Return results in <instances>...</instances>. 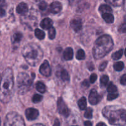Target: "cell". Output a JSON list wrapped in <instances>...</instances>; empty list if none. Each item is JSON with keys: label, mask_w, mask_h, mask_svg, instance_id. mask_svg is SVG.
I'll return each instance as SVG.
<instances>
[{"label": "cell", "mask_w": 126, "mask_h": 126, "mask_svg": "<svg viewBox=\"0 0 126 126\" xmlns=\"http://www.w3.org/2000/svg\"><path fill=\"white\" fill-rule=\"evenodd\" d=\"M53 126H60V123L58 119H56L54 122V124Z\"/></svg>", "instance_id": "60d3db41"}, {"label": "cell", "mask_w": 126, "mask_h": 126, "mask_svg": "<svg viewBox=\"0 0 126 126\" xmlns=\"http://www.w3.org/2000/svg\"><path fill=\"white\" fill-rule=\"evenodd\" d=\"M22 55L30 65L34 66L41 61L43 52L39 46L34 43H30L25 46L22 50Z\"/></svg>", "instance_id": "277c9868"}, {"label": "cell", "mask_w": 126, "mask_h": 126, "mask_svg": "<svg viewBox=\"0 0 126 126\" xmlns=\"http://www.w3.org/2000/svg\"><path fill=\"white\" fill-rule=\"evenodd\" d=\"M25 115L28 120L33 121L38 118L39 116V111L35 108H30L26 110Z\"/></svg>", "instance_id": "30bf717a"}, {"label": "cell", "mask_w": 126, "mask_h": 126, "mask_svg": "<svg viewBox=\"0 0 126 126\" xmlns=\"http://www.w3.org/2000/svg\"><path fill=\"white\" fill-rule=\"evenodd\" d=\"M99 11L102 14L103 13H111L112 12V9L108 5L102 4L99 7Z\"/></svg>", "instance_id": "e0dca14e"}, {"label": "cell", "mask_w": 126, "mask_h": 126, "mask_svg": "<svg viewBox=\"0 0 126 126\" xmlns=\"http://www.w3.org/2000/svg\"><path fill=\"white\" fill-rule=\"evenodd\" d=\"M32 126H44L42 124H35Z\"/></svg>", "instance_id": "f6af8a7d"}, {"label": "cell", "mask_w": 126, "mask_h": 126, "mask_svg": "<svg viewBox=\"0 0 126 126\" xmlns=\"http://www.w3.org/2000/svg\"><path fill=\"white\" fill-rule=\"evenodd\" d=\"M123 49H120L118 51L116 52L113 53L112 54V58H113V60H118V59H121V57L123 56Z\"/></svg>", "instance_id": "d4e9b609"}, {"label": "cell", "mask_w": 126, "mask_h": 126, "mask_svg": "<svg viewBox=\"0 0 126 126\" xmlns=\"http://www.w3.org/2000/svg\"><path fill=\"white\" fill-rule=\"evenodd\" d=\"M102 100V97L98 94L97 91L95 89H92L90 92L89 96V102L91 105H95L98 104Z\"/></svg>", "instance_id": "ba28073f"}, {"label": "cell", "mask_w": 126, "mask_h": 126, "mask_svg": "<svg viewBox=\"0 0 126 126\" xmlns=\"http://www.w3.org/2000/svg\"><path fill=\"white\" fill-rule=\"evenodd\" d=\"M118 97V94L117 93H110L108 95V97H107V99L108 100L111 101L113 100L116 99L117 97Z\"/></svg>", "instance_id": "1f68e13d"}, {"label": "cell", "mask_w": 126, "mask_h": 126, "mask_svg": "<svg viewBox=\"0 0 126 126\" xmlns=\"http://www.w3.org/2000/svg\"><path fill=\"white\" fill-rule=\"evenodd\" d=\"M39 72L46 77H49L51 75V68L50 65L47 60H44L39 68Z\"/></svg>", "instance_id": "9c48e42d"}, {"label": "cell", "mask_w": 126, "mask_h": 126, "mask_svg": "<svg viewBox=\"0 0 126 126\" xmlns=\"http://www.w3.org/2000/svg\"><path fill=\"white\" fill-rule=\"evenodd\" d=\"M28 6L25 2H20L18 6H17L16 11L18 14L20 15H25L28 12Z\"/></svg>", "instance_id": "4fadbf2b"}, {"label": "cell", "mask_w": 126, "mask_h": 126, "mask_svg": "<svg viewBox=\"0 0 126 126\" xmlns=\"http://www.w3.org/2000/svg\"><path fill=\"white\" fill-rule=\"evenodd\" d=\"M102 17L103 20L108 23H112L114 22V16L111 13L102 14Z\"/></svg>", "instance_id": "2e32d148"}, {"label": "cell", "mask_w": 126, "mask_h": 126, "mask_svg": "<svg viewBox=\"0 0 126 126\" xmlns=\"http://www.w3.org/2000/svg\"><path fill=\"white\" fill-rule=\"evenodd\" d=\"M60 78L63 81H67L70 79V76H69L68 73L67 72L66 70L62 69L60 72Z\"/></svg>", "instance_id": "44dd1931"}, {"label": "cell", "mask_w": 126, "mask_h": 126, "mask_svg": "<svg viewBox=\"0 0 126 126\" xmlns=\"http://www.w3.org/2000/svg\"><path fill=\"white\" fill-rule=\"evenodd\" d=\"M57 111L65 118L68 117L70 114V110L62 97H60L57 100Z\"/></svg>", "instance_id": "52a82bcc"}, {"label": "cell", "mask_w": 126, "mask_h": 126, "mask_svg": "<svg viewBox=\"0 0 126 126\" xmlns=\"http://www.w3.org/2000/svg\"><path fill=\"white\" fill-rule=\"evenodd\" d=\"M124 64L123 62H118L114 64V69L117 71H121L124 69Z\"/></svg>", "instance_id": "cb8c5ba5"}, {"label": "cell", "mask_w": 126, "mask_h": 126, "mask_svg": "<svg viewBox=\"0 0 126 126\" xmlns=\"http://www.w3.org/2000/svg\"><path fill=\"white\" fill-rule=\"evenodd\" d=\"M84 126H92V123L91 121H87L84 122Z\"/></svg>", "instance_id": "7bdbcfd3"}, {"label": "cell", "mask_w": 126, "mask_h": 126, "mask_svg": "<svg viewBox=\"0 0 126 126\" xmlns=\"http://www.w3.org/2000/svg\"><path fill=\"white\" fill-rule=\"evenodd\" d=\"M87 66H88V68L89 69V70H91V71H92V70H94V66L93 64H92V63H89L87 65Z\"/></svg>", "instance_id": "ab89813d"}, {"label": "cell", "mask_w": 126, "mask_h": 126, "mask_svg": "<svg viewBox=\"0 0 126 126\" xmlns=\"http://www.w3.org/2000/svg\"><path fill=\"white\" fill-rule=\"evenodd\" d=\"M47 7V4L46 3V1H43L39 3V8L40 9V10H41V11H44V10L46 9Z\"/></svg>", "instance_id": "d6a6232c"}, {"label": "cell", "mask_w": 126, "mask_h": 126, "mask_svg": "<svg viewBox=\"0 0 126 126\" xmlns=\"http://www.w3.org/2000/svg\"></svg>", "instance_id": "7dc6e473"}, {"label": "cell", "mask_w": 126, "mask_h": 126, "mask_svg": "<svg viewBox=\"0 0 126 126\" xmlns=\"http://www.w3.org/2000/svg\"><path fill=\"white\" fill-rule=\"evenodd\" d=\"M109 81V78L107 75H103L100 78V86L102 87H105L107 85Z\"/></svg>", "instance_id": "4316f807"}, {"label": "cell", "mask_w": 126, "mask_h": 126, "mask_svg": "<svg viewBox=\"0 0 126 126\" xmlns=\"http://www.w3.org/2000/svg\"><path fill=\"white\" fill-rule=\"evenodd\" d=\"M78 104L79 107V108L81 110H85L86 107H87V100H86V98L84 97H82V98H81L79 100Z\"/></svg>", "instance_id": "ffe728a7"}, {"label": "cell", "mask_w": 126, "mask_h": 126, "mask_svg": "<svg viewBox=\"0 0 126 126\" xmlns=\"http://www.w3.org/2000/svg\"><path fill=\"white\" fill-rule=\"evenodd\" d=\"M52 20L49 18H44L40 23L41 27L44 30H49L50 27H52Z\"/></svg>", "instance_id": "5bb4252c"}, {"label": "cell", "mask_w": 126, "mask_h": 126, "mask_svg": "<svg viewBox=\"0 0 126 126\" xmlns=\"http://www.w3.org/2000/svg\"><path fill=\"white\" fill-rule=\"evenodd\" d=\"M14 87V76L10 68L3 72L0 81V100L4 103L8 102L12 95Z\"/></svg>", "instance_id": "6da1fadb"}, {"label": "cell", "mask_w": 126, "mask_h": 126, "mask_svg": "<svg viewBox=\"0 0 126 126\" xmlns=\"http://www.w3.org/2000/svg\"><path fill=\"white\" fill-rule=\"evenodd\" d=\"M107 2L115 7H119L124 4V0H105Z\"/></svg>", "instance_id": "d6986e66"}, {"label": "cell", "mask_w": 126, "mask_h": 126, "mask_svg": "<svg viewBox=\"0 0 126 126\" xmlns=\"http://www.w3.org/2000/svg\"><path fill=\"white\" fill-rule=\"evenodd\" d=\"M102 114L111 125L119 126L126 125V112L123 108L114 106H108L103 108Z\"/></svg>", "instance_id": "7a4b0ae2"}, {"label": "cell", "mask_w": 126, "mask_h": 126, "mask_svg": "<svg viewBox=\"0 0 126 126\" xmlns=\"http://www.w3.org/2000/svg\"><path fill=\"white\" fill-rule=\"evenodd\" d=\"M42 99H43V97L41 95L35 94L33 95V98H32V101H33V103H37L40 102L42 100Z\"/></svg>", "instance_id": "4dcf8cb0"}, {"label": "cell", "mask_w": 126, "mask_h": 126, "mask_svg": "<svg viewBox=\"0 0 126 126\" xmlns=\"http://www.w3.org/2000/svg\"><path fill=\"white\" fill-rule=\"evenodd\" d=\"M48 36L50 39H54L55 38V35H56V31L54 27H50L49 29V32H48Z\"/></svg>", "instance_id": "f1b7e54d"}, {"label": "cell", "mask_w": 126, "mask_h": 126, "mask_svg": "<svg viewBox=\"0 0 126 126\" xmlns=\"http://www.w3.org/2000/svg\"><path fill=\"white\" fill-rule=\"evenodd\" d=\"M17 91L21 95L27 93L32 85L31 78L25 73H20L17 75Z\"/></svg>", "instance_id": "5b68a950"}, {"label": "cell", "mask_w": 126, "mask_h": 126, "mask_svg": "<svg viewBox=\"0 0 126 126\" xmlns=\"http://www.w3.org/2000/svg\"><path fill=\"white\" fill-rule=\"evenodd\" d=\"M0 126H1V118H0Z\"/></svg>", "instance_id": "bcb514c9"}, {"label": "cell", "mask_w": 126, "mask_h": 126, "mask_svg": "<svg viewBox=\"0 0 126 126\" xmlns=\"http://www.w3.org/2000/svg\"><path fill=\"white\" fill-rule=\"evenodd\" d=\"M85 52L82 49H79V50H78L77 53H76V59L78 60H84L85 59Z\"/></svg>", "instance_id": "83f0119b"}, {"label": "cell", "mask_w": 126, "mask_h": 126, "mask_svg": "<svg viewBox=\"0 0 126 126\" xmlns=\"http://www.w3.org/2000/svg\"><path fill=\"white\" fill-rule=\"evenodd\" d=\"M62 9V6L61 3L59 2H57V1L53 2L50 4V11L53 14L59 13V12H60L61 11Z\"/></svg>", "instance_id": "7c38bea8"}, {"label": "cell", "mask_w": 126, "mask_h": 126, "mask_svg": "<svg viewBox=\"0 0 126 126\" xmlns=\"http://www.w3.org/2000/svg\"><path fill=\"white\" fill-rule=\"evenodd\" d=\"M120 82L121 84L124 85V86H125L126 84V74H124V75H123V76H121V79H120Z\"/></svg>", "instance_id": "8d00e7d4"}, {"label": "cell", "mask_w": 126, "mask_h": 126, "mask_svg": "<svg viewBox=\"0 0 126 126\" xmlns=\"http://www.w3.org/2000/svg\"><path fill=\"white\" fill-rule=\"evenodd\" d=\"M6 15V11L4 9L0 7V17H3Z\"/></svg>", "instance_id": "f35d334b"}, {"label": "cell", "mask_w": 126, "mask_h": 126, "mask_svg": "<svg viewBox=\"0 0 126 126\" xmlns=\"http://www.w3.org/2000/svg\"><path fill=\"white\" fill-rule=\"evenodd\" d=\"M97 79V75L96 74H92L91 75V77H90V82L91 83H94L95 82V81Z\"/></svg>", "instance_id": "e575fe53"}, {"label": "cell", "mask_w": 126, "mask_h": 126, "mask_svg": "<svg viewBox=\"0 0 126 126\" xmlns=\"http://www.w3.org/2000/svg\"><path fill=\"white\" fill-rule=\"evenodd\" d=\"M71 27L76 32H78L82 29V21L80 19H73L71 21Z\"/></svg>", "instance_id": "8fae6325"}, {"label": "cell", "mask_w": 126, "mask_h": 126, "mask_svg": "<svg viewBox=\"0 0 126 126\" xmlns=\"http://www.w3.org/2000/svg\"><path fill=\"white\" fill-rule=\"evenodd\" d=\"M4 126H25L22 117L16 112H11L6 115Z\"/></svg>", "instance_id": "8992f818"}, {"label": "cell", "mask_w": 126, "mask_h": 126, "mask_svg": "<svg viewBox=\"0 0 126 126\" xmlns=\"http://www.w3.org/2000/svg\"><path fill=\"white\" fill-rule=\"evenodd\" d=\"M107 65H108V62H107V61L103 62L102 64H100V66H99L100 71H103V70L106 68Z\"/></svg>", "instance_id": "d590c367"}, {"label": "cell", "mask_w": 126, "mask_h": 126, "mask_svg": "<svg viewBox=\"0 0 126 126\" xmlns=\"http://www.w3.org/2000/svg\"><path fill=\"white\" fill-rule=\"evenodd\" d=\"M36 87L37 91L41 94L45 93L46 91V87L45 84L43 82H41V81L37 82L36 85Z\"/></svg>", "instance_id": "ac0fdd59"}, {"label": "cell", "mask_w": 126, "mask_h": 126, "mask_svg": "<svg viewBox=\"0 0 126 126\" xmlns=\"http://www.w3.org/2000/svg\"><path fill=\"white\" fill-rule=\"evenodd\" d=\"M70 2V4L71 5H74V4H76L78 3L81 0H68Z\"/></svg>", "instance_id": "74e56055"}, {"label": "cell", "mask_w": 126, "mask_h": 126, "mask_svg": "<svg viewBox=\"0 0 126 126\" xmlns=\"http://www.w3.org/2000/svg\"><path fill=\"white\" fill-rule=\"evenodd\" d=\"M34 34H35L36 37L38 39H43L45 38V33L44 32H43L42 30H41L39 28H36L35 30V32H34Z\"/></svg>", "instance_id": "603a6c76"}, {"label": "cell", "mask_w": 126, "mask_h": 126, "mask_svg": "<svg viewBox=\"0 0 126 126\" xmlns=\"http://www.w3.org/2000/svg\"><path fill=\"white\" fill-rule=\"evenodd\" d=\"M96 126H107V125L104 123H99L97 124Z\"/></svg>", "instance_id": "ee69618b"}, {"label": "cell", "mask_w": 126, "mask_h": 126, "mask_svg": "<svg viewBox=\"0 0 126 126\" xmlns=\"http://www.w3.org/2000/svg\"><path fill=\"white\" fill-rule=\"evenodd\" d=\"M22 38V34L20 33H15L14 34L12 35V42L14 43H19Z\"/></svg>", "instance_id": "7402d4cb"}, {"label": "cell", "mask_w": 126, "mask_h": 126, "mask_svg": "<svg viewBox=\"0 0 126 126\" xmlns=\"http://www.w3.org/2000/svg\"><path fill=\"white\" fill-rule=\"evenodd\" d=\"M92 113H93V110L92 108H87L84 113V117L87 119H91L92 118Z\"/></svg>", "instance_id": "f546056e"}, {"label": "cell", "mask_w": 126, "mask_h": 126, "mask_svg": "<svg viewBox=\"0 0 126 126\" xmlns=\"http://www.w3.org/2000/svg\"><path fill=\"white\" fill-rule=\"evenodd\" d=\"M73 57V50L72 48L67 47L63 52V58L66 60H71Z\"/></svg>", "instance_id": "9a60e30c"}, {"label": "cell", "mask_w": 126, "mask_h": 126, "mask_svg": "<svg viewBox=\"0 0 126 126\" xmlns=\"http://www.w3.org/2000/svg\"><path fill=\"white\" fill-rule=\"evenodd\" d=\"M114 43L111 37L104 34L99 37L95 42L93 48V55L95 59L104 57L113 49Z\"/></svg>", "instance_id": "3957f363"}, {"label": "cell", "mask_w": 126, "mask_h": 126, "mask_svg": "<svg viewBox=\"0 0 126 126\" xmlns=\"http://www.w3.org/2000/svg\"><path fill=\"white\" fill-rule=\"evenodd\" d=\"M118 31H119V33H125L126 31V23H123V24L121 25L118 28Z\"/></svg>", "instance_id": "836d02e7"}, {"label": "cell", "mask_w": 126, "mask_h": 126, "mask_svg": "<svg viewBox=\"0 0 126 126\" xmlns=\"http://www.w3.org/2000/svg\"><path fill=\"white\" fill-rule=\"evenodd\" d=\"M82 86H85V87H88L89 86V84L88 81H87V80H85V81H84L83 82H82Z\"/></svg>", "instance_id": "b9f144b4"}, {"label": "cell", "mask_w": 126, "mask_h": 126, "mask_svg": "<svg viewBox=\"0 0 126 126\" xmlns=\"http://www.w3.org/2000/svg\"><path fill=\"white\" fill-rule=\"evenodd\" d=\"M117 91H118V89L117 87L112 82H110L108 85V93H116Z\"/></svg>", "instance_id": "484cf974"}]
</instances>
